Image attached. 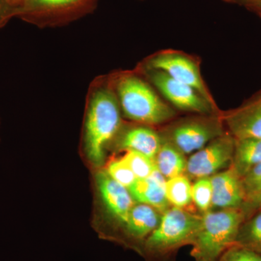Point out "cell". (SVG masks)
<instances>
[{
  "instance_id": "1",
  "label": "cell",
  "mask_w": 261,
  "mask_h": 261,
  "mask_svg": "<svg viewBox=\"0 0 261 261\" xmlns=\"http://www.w3.org/2000/svg\"><path fill=\"white\" fill-rule=\"evenodd\" d=\"M84 149L89 161L101 166L106 149L122 126L121 110L109 75L92 82L87 96Z\"/></svg>"
},
{
  "instance_id": "2",
  "label": "cell",
  "mask_w": 261,
  "mask_h": 261,
  "mask_svg": "<svg viewBox=\"0 0 261 261\" xmlns=\"http://www.w3.org/2000/svg\"><path fill=\"white\" fill-rule=\"evenodd\" d=\"M123 116L136 123L149 126L172 121L176 113L165 102L143 75L134 71L109 75Z\"/></svg>"
},
{
  "instance_id": "3",
  "label": "cell",
  "mask_w": 261,
  "mask_h": 261,
  "mask_svg": "<svg viewBox=\"0 0 261 261\" xmlns=\"http://www.w3.org/2000/svg\"><path fill=\"white\" fill-rule=\"evenodd\" d=\"M245 220L240 208L211 210L202 214L200 227L192 245V257L195 261H219L224 252L234 245Z\"/></svg>"
},
{
  "instance_id": "4",
  "label": "cell",
  "mask_w": 261,
  "mask_h": 261,
  "mask_svg": "<svg viewBox=\"0 0 261 261\" xmlns=\"http://www.w3.org/2000/svg\"><path fill=\"white\" fill-rule=\"evenodd\" d=\"M202 216L186 209L170 207L162 214L161 222L146 240L144 251L149 256L164 258L185 245H192L200 227Z\"/></svg>"
},
{
  "instance_id": "5",
  "label": "cell",
  "mask_w": 261,
  "mask_h": 261,
  "mask_svg": "<svg viewBox=\"0 0 261 261\" xmlns=\"http://www.w3.org/2000/svg\"><path fill=\"white\" fill-rule=\"evenodd\" d=\"M222 114V113H221ZM221 115H199L172 121L159 132L180 152L193 154L226 132Z\"/></svg>"
},
{
  "instance_id": "6",
  "label": "cell",
  "mask_w": 261,
  "mask_h": 261,
  "mask_svg": "<svg viewBox=\"0 0 261 261\" xmlns=\"http://www.w3.org/2000/svg\"><path fill=\"white\" fill-rule=\"evenodd\" d=\"M139 67L161 70L173 80L195 89L213 106H216L200 71V62L184 51L165 49L146 58Z\"/></svg>"
},
{
  "instance_id": "7",
  "label": "cell",
  "mask_w": 261,
  "mask_h": 261,
  "mask_svg": "<svg viewBox=\"0 0 261 261\" xmlns=\"http://www.w3.org/2000/svg\"><path fill=\"white\" fill-rule=\"evenodd\" d=\"M97 0H22L16 9L31 23L40 27H58L87 14Z\"/></svg>"
},
{
  "instance_id": "8",
  "label": "cell",
  "mask_w": 261,
  "mask_h": 261,
  "mask_svg": "<svg viewBox=\"0 0 261 261\" xmlns=\"http://www.w3.org/2000/svg\"><path fill=\"white\" fill-rule=\"evenodd\" d=\"M135 70L178 110L199 115H221L222 113L217 106H213L195 89L173 80L161 70L139 66Z\"/></svg>"
},
{
  "instance_id": "9",
  "label": "cell",
  "mask_w": 261,
  "mask_h": 261,
  "mask_svg": "<svg viewBox=\"0 0 261 261\" xmlns=\"http://www.w3.org/2000/svg\"><path fill=\"white\" fill-rule=\"evenodd\" d=\"M235 139L226 130L187 160L185 174L190 179L211 177L229 168L234 150Z\"/></svg>"
},
{
  "instance_id": "10",
  "label": "cell",
  "mask_w": 261,
  "mask_h": 261,
  "mask_svg": "<svg viewBox=\"0 0 261 261\" xmlns=\"http://www.w3.org/2000/svg\"><path fill=\"white\" fill-rule=\"evenodd\" d=\"M226 130L234 139H261V92L236 109L222 112Z\"/></svg>"
},
{
  "instance_id": "11",
  "label": "cell",
  "mask_w": 261,
  "mask_h": 261,
  "mask_svg": "<svg viewBox=\"0 0 261 261\" xmlns=\"http://www.w3.org/2000/svg\"><path fill=\"white\" fill-rule=\"evenodd\" d=\"M96 184L108 213L124 226L128 214L136 203L128 189L115 181L106 171L97 173Z\"/></svg>"
},
{
  "instance_id": "12",
  "label": "cell",
  "mask_w": 261,
  "mask_h": 261,
  "mask_svg": "<svg viewBox=\"0 0 261 261\" xmlns=\"http://www.w3.org/2000/svg\"><path fill=\"white\" fill-rule=\"evenodd\" d=\"M212 208H240L245 201L241 178L231 168L211 176ZM211 208V209H212Z\"/></svg>"
},
{
  "instance_id": "13",
  "label": "cell",
  "mask_w": 261,
  "mask_h": 261,
  "mask_svg": "<svg viewBox=\"0 0 261 261\" xmlns=\"http://www.w3.org/2000/svg\"><path fill=\"white\" fill-rule=\"evenodd\" d=\"M122 127V126H121ZM116 146L122 150L140 152L154 159L159 152L162 138L152 126L140 124L120 129L116 137Z\"/></svg>"
},
{
  "instance_id": "14",
  "label": "cell",
  "mask_w": 261,
  "mask_h": 261,
  "mask_svg": "<svg viewBox=\"0 0 261 261\" xmlns=\"http://www.w3.org/2000/svg\"><path fill=\"white\" fill-rule=\"evenodd\" d=\"M162 214L152 206L137 203L133 206L123 226L125 234L143 247L145 242L161 222Z\"/></svg>"
},
{
  "instance_id": "15",
  "label": "cell",
  "mask_w": 261,
  "mask_h": 261,
  "mask_svg": "<svg viewBox=\"0 0 261 261\" xmlns=\"http://www.w3.org/2000/svg\"><path fill=\"white\" fill-rule=\"evenodd\" d=\"M166 182L156 169L149 177L136 180L128 190L136 202L152 206L163 214L171 206L166 198Z\"/></svg>"
},
{
  "instance_id": "16",
  "label": "cell",
  "mask_w": 261,
  "mask_h": 261,
  "mask_svg": "<svg viewBox=\"0 0 261 261\" xmlns=\"http://www.w3.org/2000/svg\"><path fill=\"white\" fill-rule=\"evenodd\" d=\"M261 163V139H235L234 150L229 168L242 178Z\"/></svg>"
},
{
  "instance_id": "17",
  "label": "cell",
  "mask_w": 261,
  "mask_h": 261,
  "mask_svg": "<svg viewBox=\"0 0 261 261\" xmlns=\"http://www.w3.org/2000/svg\"><path fill=\"white\" fill-rule=\"evenodd\" d=\"M177 148L163 140L159 152L154 158L156 169L166 180L185 174L187 159Z\"/></svg>"
},
{
  "instance_id": "18",
  "label": "cell",
  "mask_w": 261,
  "mask_h": 261,
  "mask_svg": "<svg viewBox=\"0 0 261 261\" xmlns=\"http://www.w3.org/2000/svg\"><path fill=\"white\" fill-rule=\"evenodd\" d=\"M166 198L170 205L186 209L192 203V184L186 175L166 180Z\"/></svg>"
},
{
  "instance_id": "19",
  "label": "cell",
  "mask_w": 261,
  "mask_h": 261,
  "mask_svg": "<svg viewBox=\"0 0 261 261\" xmlns=\"http://www.w3.org/2000/svg\"><path fill=\"white\" fill-rule=\"evenodd\" d=\"M234 245L261 253V211L243 221Z\"/></svg>"
},
{
  "instance_id": "20",
  "label": "cell",
  "mask_w": 261,
  "mask_h": 261,
  "mask_svg": "<svg viewBox=\"0 0 261 261\" xmlns=\"http://www.w3.org/2000/svg\"><path fill=\"white\" fill-rule=\"evenodd\" d=\"M137 179L149 177L156 170L154 160L140 152L128 151L122 157Z\"/></svg>"
},
{
  "instance_id": "21",
  "label": "cell",
  "mask_w": 261,
  "mask_h": 261,
  "mask_svg": "<svg viewBox=\"0 0 261 261\" xmlns=\"http://www.w3.org/2000/svg\"><path fill=\"white\" fill-rule=\"evenodd\" d=\"M212 196L210 177L197 178L192 185V202L203 214L212 208Z\"/></svg>"
},
{
  "instance_id": "22",
  "label": "cell",
  "mask_w": 261,
  "mask_h": 261,
  "mask_svg": "<svg viewBox=\"0 0 261 261\" xmlns=\"http://www.w3.org/2000/svg\"><path fill=\"white\" fill-rule=\"evenodd\" d=\"M106 171L115 181L128 189L137 180L135 174L122 158L111 161Z\"/></svg>"
},
{
  "instance_id": "23",
  "label": "cell",
  "mask_w": 261,
  "mask_h": 261,
  "mask_svg": "<svg viewBox=\"0 0 261 261\" xmlns=\"http://www.w3.org/2000/svg\"><path fill=\"white\" fill-rule=\"evenodd\" d=\"M245 200L261 192V163L241 178Z\"/></svg>"
},
{
  "instance_id": "24",
  "label": "cell",
  "mask_w": 261,
  "mask_h": 261,
  "mask_svg": "<svg viewBox=\"0 0 261 261\" xmlns=\"http://www.w3.org/2000/svg\"><path fill=\"white\" fill-rule=\"evenodd\" d=\"M219 261H261V253L233 245L224 252Z\"/></svg>"
},
{
  "instance_id": "25",
  "label": "cell",
  "mask_w": 261,
  "mask_h": 261,
  "mask_svg": "<svg viewBox=\"0 0 261 261\" xmlns=\"http://www.w3.org/2000/svg\"><path fill=\"white\" fill-rule=\"evenodd\" d=\"M245 214V220L261 211V192L245 200L240 207Z\"/></svg>"
},
{
  "instance_id": "26",
  "label": "cell",
  "mask_w": 261,
  "mask_h": 261,
  "mask_svg": "<svg viewBox=\"0 0 261 261\" xmlns=\"http://www.w3.org/2000/svg\"><path fill=\"white\" fill-rule=\"evenodd\" d=\"M15 10L8 0H0V27L6 21L10 15L15 14Z\"/></svg>"
},
{
  "instance_id": "27",
  "label": "cell",
  "mask_w": 261,
  "mask_h": 261,
  "mask_svg": "<svg viewBox=\"0 0 261 261\" xmlns=\"http://www.w3.org/2000/svg\"><path fill=\"white\" fill-rule=\"evenodd\" d=\"M247 5L253 8L261 16V0H250Z\"/></svg>"
},
{
  "instance_id": "28",
  "label": "cell",
  "mask_w": 261,
  "mask_h": 261,
  "mask_svg": "<svg viewBox=\"0 0 261 261\" xmlns=\"http://www.w3.org/2000/svg\"><path fill=\"white\" fill-rule=\"evenodd\" d=\"M226 1L237 2V3H243L247 4L250 0H226Z\"/></svg>"
},
{
  "instance_id": "29",
  "label": "cell",
  "mask_w": 261,
  "mask_h": 261,
  "mask_svg": "<svg viewBox=\"0 0 261 261\" xmlns=\"http://www.w3.org/2000/svg\"><path fill=\"white\" fill-rule=\"evenodd\" d=\"M22 0H12V5L13 6H15V5H19L21 3Z\"/></svg>"
},
{
  "instance_id": "30",
  "label": "cell",
  "mask_w": 261,
  "mask_h": 261,
  "mask_svg": "<svg viewBox=\"0 0 261 261\" xmlns=\"http://www.w3.org/2000/svg\"><path fill=\"white\" fill-rule=\"evenodd\" d=\"M8 2H9L10 3V4L12 5V6H13V5H12V0H8Z\"/></svg>"
}]
</instances>
